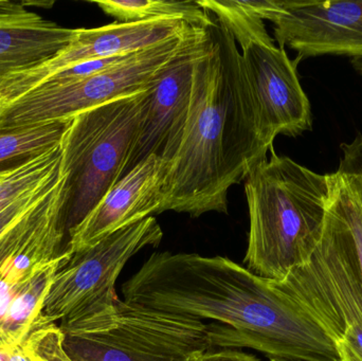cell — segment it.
Masks as SVG:
<instances>
[{
    "label": "cell",
    "mask_w": 362,
    "mask_h": 361,
    "mask_svg": "<svg viewBox=\"0 0 362 361\" xmlns=\"http://www.w3.org/2000/svg\"><path fill=\"white\" fill-rule=\"evenodd\" d=\"M127 302L211 319V345L269 358L340 361L332 339L274 280L223 256L156 252L122 286Z\"/></svg>",
    "instance_id": "6da1fadb"
},
{
    "label": "cell",
    "mask_w": 362,
    "mask_h": 361,
    "mask_svg": "<svg viewBox=\"0 0 362 361\" xmlns=\"http://www.w3.org/2000/svg\"><path fill=\"white\" fill-rule=\"evenodd\" d=\"M269 150L235 40L213 20L194 63L187 124L159 214L227 213L230 187L246 180Z\"/></svg>",
    "instance_id": "7a4b0ae2"
},
{
    "label": "cell",
    "mask_w": 362,
    "mask_h": 361,
    "mask_svg": "<svg viewBox=\"0 0 362 361\" xmlns=\"http://www.w3.org/2000/svg\"><path fill=\"white\" fill-rule=\"evenodd\" d=\"M245 192L250 229L244 264L280 281L310 261L322 237L329 177L272 150L246 178Z\"/></svg>",
    "instance_id": "3957f363"
},
{
    "label": "cell",
    "mask_w": 362,
    "mask_h": 361,
    "mask_svg": "<svg viewBox=\"0 0 362 361\" xmlns=\"http://www.w3.org/2000/svg\"><path fill=\"white\" fill-rule=\"evenodd\" d=\"M59 326L72 361H197L212 347L202 320L119 299Z\"/></svg>",
    "instance_id": "277c9868"
},
{
    "label": "cell",
    "mask_w": 362,
    "mask_h": 361,
    "mask_svg": "<svg viewBox=\"0 0 362 361\" xmlns=\"http://www.w3.org/2000/svg\"><path fill=\"white\" fill-rule=\"evenodd\" d=\"M146 97L148 90L142 91L72 117L63 140L68 242L70 233L124 176L141 129Z\"/></svg>",
    "instance_id": "5b68a950"
},
{
    "label": "cell",
    "mask_w": 362,
    "mask_h": 361,
    "mask_svg": "<svg viewBox=\"0 0 362 361\" xmlns=\"http://www.w3.org/2000/svg\"><path fill=\"white\" fill-rule=\"evenodd\" d=\"M274 285L332 339L340 361H362V290L348 231L327 206L322 237L308 263Z\"/></svg>",
    "instance_id": "8992f818"
},
{
    "label": "cell",
    "mask_w": 362,
    "mask_h": 361,
    "mask_svg": "<svg viewBox=\"0 0 362 361\" xmlns=\"http://www.w3.org/2000/svg\"><path fill=\"white\" fill-rule=\"evenodd\" d=\"M65 186L63 142L0 179V275L18 259L51 261L67 251Z\"/></svg>",
    "instance_id": "52a82bcc"
},
{
    "label": "cell",
    "mask_w": 362,
    "mask_h": 361,
    "mask_svg": "<svg viewBox=\"0 0 362 361\" xmlns=\"http://www.w3.org/2000/svg\"><path fill=\"white\" fill-rule=\"evenodd\" d=\"M185 32L93 76L61 84L45 83L11 100L1 106L0 129L71 118L118 97L148 90L177 52Z\"/></svg>",
    "instance_id": "ba28073f"
},
{
    "label": "cell",
    "mask_w": 362,
    "mask_h": 361,
    "mask_svg": "<svg viewBox=\"0 0 362 361\" xmlns=\"http://www.w3.org/2000/svg\"><path fill=\"white\" fill-rule=\"evenodd\" d=\"M163 237V229L150 216L74 252L51 284L42 309L45 321L55 324L114 305L115 286L127 263L144 248L158 246Z\"/></svg>",
    "instance_id": "9c48e42d"
},
{
    "label": "cell",
    "mask_w": 362,
    "mask_h": 361,
    "mask_svg": "<svg viewBox=\"0 0 362 361\" xmlns=\"http://www.w3.org/2000/svg\"><path fill=\"white\" fill-rule=\"evenodd\" d=\"M204 38L206 28L189 25L177 52L161 68L148 89L141 129L124 175L152 155L169 162L177 155L189 114L194 63Z\"/></svg>",
    "instance_id": "30bf717a"
},
{
    "label": "cell",
    "mask_w": 362,
    "mask_h": 361,
    "mask_svg": "<svg viewBox=\"0 0 362 361\" xmlns=\"http://www.w3.org/2000/svg\"><path fill=\"white\" fill-rule=\"evenodd\" d=\"M242 61L259 117V131L272 150L276 136L297 137L313 126L310 100L300 84L297 66L284 47L251 42Z\"/></svg>",
    "instance_id": "8fae6325"
},
{
    "label": "cell",
    "mask_w": 362,
    "mask_h": 361,
    "mask_svg": "<svg viewBox=\"0 0 362 361\" xmlns=\"http://www.w3.org/2000/svg\"><path fill=\"white\" fill-rule=\"evenodd\" d=\"M180 19L114 23L95 29H76L67 47L49 61L11 74L0 84V106L28 93L59 70L91 59L129 55L187 31Z\"/></svg>",
    "instance_id": "7c38bea8"
},
{
    "label": "cell",
    "mask_w": 362,
    "mask_h": 361,
    "mask_svg": "<svg viewBox=\"0 0 362 361\" xmlns=\"http://www.w3.org/2000/svg\"><path fill=\"white\" fill-rule=\"evenodd\" d=\"M274 37L298 61L321 55L362 59V0H287L276 15Z\"/></svg>",
    "instance_id": "4fadbf2b"
},
{
    "label": "cell",
    "mask_w": 362,
    "mask_h": 361,
    "mask_svg": "<svg viewBox=\"0 0 362 361\" xmlns=\"http://www.w3.org/2000/svg\"><path fill=\"white\" fill-rule=\"evenodd\" d=\"M171 162L152 155L123 176L70 233L68 251H81L112 233L159 214Z\"/></svg>",
    "instance_id": "5bb4252c"
},
{
    "label": "cell",
    "mask_w": 362,
    "mask_h": 361,
    "mask_svg": "<svg viewBox=\"0 0 362 361\" xmlns=\"http://www.w3.org/2000/svg\"><path fill=\"white\" fill-rule=\"evenodd\" d=\"M65 251L54 260L25 256L0 275V348L23 345L42 318L45 300L57 271L72 256Z\"/></svg>",
    "instance_id": "9a60e30c"
},
{
    "label": "cell",
    "mask_w": 362,
    "mask_h": 361,
    "mask_svg": "<svg viewBox=\"0 0 362 361\" xmlns=\"http://www.w3.org/2000/svg\"><path fill=\"white\" fill-rule=\"evenodd\" d=\"M74 34V29L28 10L23 2L0 0V84L59 54Z\"/></svg>",
    "instance_id": "2e32d148"
},
{
    "label": "cell",
    "mask_w": 362,
    "mask_h": 361,
    "mask_svg": "<svg viewBox=\"0 0 362 361\" xmlns=\"http://www.w3.org/2000/svg\"><path fill=\"white\" fill-rule=\"evenodd\" d=\"M208 13L216 16L221 23L233 36L242 49L251 42L274 45V42L265 28L264 20L274 21L281 13L284 1H217V0H196Z\"/></svg>",
    "instance_id": "e0dca14e"
},
{
    "label": "cell",
    "mask_w": 362,
    "mask_h": 361,
    "mask_svg": "<svg viewBox=\"0 0 362 361\" xmlns=\"http://www.w3.org/2000/svg\"><path fill=\"white\" fill-rule=\"evenodd\" d=\"M119 23L180 19L191 27L206 28L213 23L210 13L196 1L173 0H103L93 1Z\"/></svg>",
    "instance_id": "ac0fdd59"
},
{
    "label": "cell",
    "mask_w": 362,
    "mask_h": 361,
    "mask_svg": "<svg viewBox=\"0 0 362 361\" xmlns=\"http://www.w3.org/2000/svg\"><path fill=\"white\" fill-rule=\"evenodd\" d=\"M71 118L0 129V172L4 165L25 162L63 142Z\"/></svg>",
    "instance_id": "d6986e66"
},
{
    "label": "cell",
    "mask_w": 362,
    "mask_h": 361,
    "mask_svg": "<svg viewBox=\"0 0 362 361\" xmlns=\"http://www.w3.org/2000/svg\"><path fill=\"white\" fill-rule=\"evenodd\" d=\"M327 207L335 212L348 231L356 258L362 290V177L335 172L329 174Z\"/></svg>",
    "instance_id": "ffe728a7"
},
{
    "label": "cell",
    "mask_w": 362,
    "mask_h": 361,
    "mask_svg": "<svg viewBox=\"0 0 362 361\" xmlns=\"http://www.w3.org/2000/svg\"><path fill=\"white\" fill-rule=\"evenodd\" d=\"M63 341L59 326L42 324L29 335L23 347L31 361H72L64 350Z\"/></svg>",
    "instance_id": "44dd1931"
},
{
    "label": "cell",
    "mask_w": 362,
    "mask_h": 361,
    "mask_svg": "<svg viewBox=\"0 0 362 361\" xmlns=\"http://www.w3.org/2000/svg\"><path fill=\"white\" fill-rule=\"evenodd\" d=\"M342 158L336 172L362 177V133H359L350 143L340 146Z\"/></svg>",
    "instance_id": "7402d4cb"
},
{
    "label": "cell",
    "mask_w": 362,
    "mask_h": 361,
    "mask_svg": "<svg viewBox=\"0 0 362 361\" xmlns=\"http://www.w3.org/2000/svg\"><path fill=\"white\" fill-rule=\"evenodd\" d=\"M197 361H259L255 356L243 352L225 350L221 352H206Z\"/></svg>",
    "instance_id": "603a6c76"
},
{
    "label": "cell",
    "mask_w": 362,
    "mask_h": 361,
    "mask_svg": "<svg viewBox=\"0 0 362 361\" xmlns=\"http://www.w3.org/2000/svg\"><path fill=\"white\" fill-rule=\"evenodd\" d=\"M0 361H31L25 353L23 345L0 348Z\"/></svg>",
    "instance_id": "cb8c5ba5"
},
{
    "label": "cell",
    "mask_w": 362,
    "mask_h": 361,
    "mask_svg": "<svg viewBox=\"0 0 362 361\" xmlns=\"http://www.w3.org/2000/svg\"><path fill=\"white\" fill-rule=\"evenodd\" d=\"M354 66L355 68L362 73V59H356V61H355Z\"/></svg>",
    "instance_id": "d4e9b609"
},
{
    "label": "cell",
    "mask_w": 362,
    "mask_h": 361,
    "mask_svg": "<svg viewBox=\"0 0 362 361\" xmlns=\"http://www.w3.org/2000/svg\"><path fill=\"white\" fill-rule=\"evenodd\" d=\"M270 361H297V360H278V358H270Z\"/></svg>",
    "instance_id": "484cf974"
},
{
    "label": "cell",
    "mask_w": 362,
    "mask_h": 361,
    "mask_svg": "<svg viewBox=\"0 0 362 361\" xmlns=\"http://www.w3.org/2000/svg\"><path fill=\"white\" fill-rule=\"evenodd\" d=\"M8 170H6V171L4 172H0V179H1L2 177H4V175H6V172H8Z\"/></svg>",
    "instance_id": "4316f807"
},
{
    "label": "cell",
    "mask_w": 362,
    "mask_h": 361,
    "mask_svg": "<svg viewBox=\"0 0 362 361\" xmlns=\"http://www.w3.org/2000/svg\"><path fill=\"white\" fill-rule=\"evenodd\" d=\"M0 112H1V107H0Z\"/></svg>",
    "instance_id": "83f0119b"
}]
</instances>
